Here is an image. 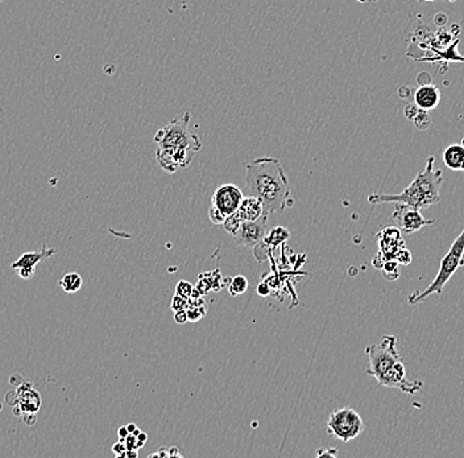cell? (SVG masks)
<instances>
[{
	"label": "cell",
	"mask_w": 464,
	"mask_h": 458,
	"mask_svg": "<svg viewBox=\"0 0 464 458\" xmlns=\"http://www.w3.org/2000/svg\"><path fill=\"white\" fill-rule=\"evenodd\" d=\"M244 184L248 196L262 200L268 216L293 206L288 176L278 159L260 157L248 163Z\"/></svg>",
	"instance_id": "cell-1"
},
{
	"label": "cell",
	"mask_w": 464,
	"mask_h": 458,
	"mask_svg": "<svg viewBox=\"0 0 464 458\" xmlns=\"http://www.w3.org/2000/svg\"><path fill=\"white\" fill-rule=\"evenodd\" d=\"M189 125L190 113H185L159 129L153 138L157 144L156 160L166 173H176L190 166L202 148L200 136L190 129Z\"/></svg>",
	"instance_id": "cell-2"
},
{
	"label": "cell",
	"mask_w": 464,
	"mask_h": 458,
	"mask_svg": "<svg viewBox=\"0 0 464 458\" xmlns=\"http://www.w3.org/2000/svg\"><path fill=\"white\" fill-rule=\"evenodd\" d=\"M443 184L442 171L435 169V157L427 159L425 168L415 176L399 194L374 193L368 197V203L372 205L405 204L418 210H424L440 201V187Z\"/></svg>",
	"instance_id": "cell-3"
},
{
	"label": "cell",
	"mask_w": 464,
	"mask_h": 458,
	"mask_svg": "<svg viewBox=\"0 0 464 458\" xmlns=\"http://www.w3.org/2000/svg\"><path fill=\"white\" fill-rule=\"evenodd\" d=\"M464 266V229L459 237L454 241V243L450 247V250L447 251V254L445 255L440 260V266H439L438 274L435 276V279L433 283L422 291H417V292L412 293L408 296V303L410 306H415L419 304L422 301H425L429 296L431 294H442L443 290L446 287V284L450 281L452 275Z\"/></svg>",
	"instance_id": "cell-4"
},
{
	"label": "cell",
	"mask_w": 464,
	"mask_h": 458,
	"mask_svg": "<svg viewBox=\"0 0 464 458\" xmlns=\"http://www.w3.org/2000/svg\"><path fill=\"white\" fill-rule=\"evenodd\" d=\"M365 354L369 358L367 374L374 377L377 382L392 369L396 363L403 361L397 350V337L384 335L376 345L365 347Z\"/></svg>",
	"instance_id": "cell-5"
},
{
	"label": "cell",
	"mask_w": 464,
	"mask_h": 458,
	"mask_svg": "<svg viewBox=\"0 0 464 458\" xmlns=\"http://www.w3.org/2000/svg\"><path fill=\"white\" fill-rule=\"evenodd\" d=\"M362 416L353 408L343 407L331 412L327 421V432L343 443L359 437L364 431Z\"/></svg>",
	"instance_id": "cell-6"
},
{
	"label": "cell",
	"mask_w": 464,
	"mask_h": 458,
	"mask_svg": "<svg viewBox=\"0 0 464 458\" xmlns=\"http://www.w3.org/2000/svg\"><path fill=\"white\" fill-rule=\"evenodd\" d=\"M377 241H378V253L372 262L374 267L376 269H380L385 262L396 260L399 253L403 247H406L405 241L402 238L401 230L399 228H389V226L384 228L377 234Z\"/></svg>",
	"instance_id": "cell-7"
},
{
	"label": "cell",
	"mask_w": 464,
	"mask_h": 458,
	"mask_svg": "<svg viewBox=\"0 0 464 458\" xmlns=\"http://www.w3.org/2000/svg\"><path fill=\"white\" fill-rule=\"evenodd\" d=\"M392 218L396 226L405 234H413L425 226L435 223V219H426L421 214V210L405 204H394Z\"/></svg>",
	"instance_id": "cell-8"
},
{
	"label": "cell",
	"mask_w": 464,
	"mask_h": 458,
	"mask_svg": "<svg viewBox=\"0 0 464 458\" xmlns=\"http://www.w3.org/2000/svg\"><path fill=\"white\" fill-rule=\"evenodd\" d=\"M380 386L401 390L406 395H414L422 390V381H410L406 377V369L403 361L396 363L388 372L378 381Z\"/></svg>",
	"instance_id": "cell-9"
},
{
	"label": "cell",
	"mask_w": 464,
	"mask_h": 458,
	"mask_svg": "<svg viewBox=\"0 0 464 458\" xmlns=\"http://www.w3.org/2000/svg\"><path fill=\"white\" fill-rule=\"evenodd\" d=\"M13 412L19 416H31L36 419V413L41 407V396L35 391L31 383L22 384L16 391V404L13 406Z\"/></svg>",
	"instance_id": "cell-10"
},
{
	"label": "cell",
	"mask_w": 464,
	"mask_h": 458,
	"mask_svg": "<svg viewBox=\"0 0 464 458\" xmlns=\"http://www.w3.org/2000/svg\"><path fill=\"white\" fill-rule=\"evenodd\" d=\"M269 216H264L257 221H246L240 225L238 232L234 235L239 246L244 247H255L259 243L263 242L268 229H266V219Z\"/></svg>",
	"instance_id": "cell-11"
},
{
	"label": "cell",
	"mask_w": 464,
	"mask_h": 458,
	"mask_svg": "<svg viewBox=\"0 0 464 458\" xmlns=\"http://www.w3.org/2000/svg\"><path fill=\"white\" fill-rule=\"evenodd\" d=\"M244 198L243 191L232 184L219 187L214 193L211 204L215 205L227 216L234 214Z\"/></svg>",
	"instance_id": "cell-12"
},
{
	"label": "cell",
	"mask_w": 464,
	"mask_h": 458,
	"mask_svg": "<svg viewBox=\"0 0 464 458\" xmlns=\"http://www.w3.org/2000/svg\"><path fill=\"white\" fill-rule=\"evenodd\" d=\"M57 254L56 250L53 248H47L45 246L41 248L38 253H26L22 255L16 262H13L11 268L17 271L22 279L29 281L35 274H36V267L38 263L44 259H48L53 255Z\"/></svg>",
	"instance_id": "cell-13"
},
{
	"label": "cell",
	"mask_w": 464,
	"mask_h": 458,
	"mask_svg": "<svg viewBox=\"0 0 464 458\" xmlns=\"http://www.w3.org/2000/svg\"><path fill=\"white\" fill-rule=\"evenodd\" d=\"M413 98L415 106L419 110L430 111L438 106L442 95H440V90L437 85L427 82V84L419 85V88L414 93Z\"/></svg>",
	"instance_id": "cell-14"
},
{
	"label": "cell",
	"mask_w": 464,
	"mask_h": 458,
	"mask_svg": "<svg viewBox=\"0 0 464 458\" xmlns=\"http://www.w3.org/2000/svg\"><path fill=\"white\" fill-rule=\"evenodd\" d=\"M237 214L241 219V222H246V221H257L262 216H268L265 213V210H264V205L262 203V200H259L257 197H252V196H248V197L243 198L241 204H240L238 210H237Z\"/></svg>",
	"instance_id": "cell-15"
},
{
	"label": "cell",
	"mask_w": 464,
	"mask_h": 458,
	"mask_svg": "<svg viewBox=\"0 0 464 458\" xmlns=\"http://www.w3.org/2000/svg\"><path fill=\"white\" fill-rule=\"evenodd\" d=\"M443 163L451 171H464V145L452 144L443 151Z\"/></svg>",
	"instance_id": "cell-16"
},
{
	"label": "cell",
	"mask_w": 464,
	"mask_h": 458,
	"mask_svg": "<svg viewBox=\"0 0 464 458\" xmlns=\"http://www.w3.org/2000/svg\"><path fill=\"white\" fill-rule=\"evenodd\" d=\"M289 235H290L289 230L282 228V226H278V228H275V229L266 232L263 242L266 246H272V248H275L278 244L285 242L288 239Z\"/></svg>",
	"instance_id": "cell-17"
},
{
	"label": "cell",
	"mask_w": 464,
	"mask_h": 458,
	"mask_svg": "<svg viewBox=\"0 0 464 458\" xmlns=\"http://www.w3.org/2000/svg\"><path fill=\"white\" fill-rule=\"evenodd\" d=\"M61 285L63 291L66 293H76L82 288V276L76 272H70L67 275H65L63 279L58 283Z\"/></svg>",
	"instance_id": "cell-18"
},
{
	"label": "cell",
	"mask_w": 464,
	"mask_h": 458,
	"mask_svg": "<svg viewBox=\"0 0 464 458\" xmlns=\"http://www.w3.org/2000/svg\"><path fill=\"white\" fill-rule=\"evenodd\" d=\"M248 287H250V283L247 281V278L239 275V276L232 278L230 281L228 291L232 296H239V294L246 292L248 290Z\"/></svg>",
	"instance_id": "cell-19"
},
{
	"label": "cell",
	"mask_w": 464,
	"mask_h": 458,
	"mask_svg": "<svg viewBox=\"0 0 464 458\" xmlns=\"http://www.w3.org/2000/svg\"><path fill=\"white\" fill-rule=\"evenodd\" d=\"M399 266L400 264L396 260H389V262H385L380 269H381V272H383V275L387 281H397L399 276H400Z\"/></svg>",
	"instance_id": "cell-20"
},
{
	"label": "cell",
	"mask_w": 464,
	"mask_h": 458,
	"mask_svg": "<svg viewBox=\"0 0 464 458\" xmlns=\"http://www.w3.org/2000/svg\"><path fill=\"white\" fill-rule=\"evenodd\" d=\"M241 223H243L241 219L239 218L237 212H235L234 214L227 216L226 221H225V223H223V228H225L227 232H230V234L234 237V235L238 232V230L240 229V225H241Z\"/></svg>",
	"instance_id": "cell-21"
},
{
	"label": "cell",
	"mask_w": 464,
	"mask_h": 458,
	"mask_svg": "<svg viewBox=\"0 0 464 458\" xmlns=\"http://www.w3.org/2000/svg\"><path fill=\"white\" fill-rule=\"evenodd\" d=\"M186 313H188V319L190 322H195L198 319H201L205 313H206V306H190L186 308Z\"/></svg>",
	"instance_id": "cell-22"
},
{
	"label": "cell",
	"mask_w": 464,
	"mask_h": 458,
	"mask_svg": "<svg viewBox=\"0 0 464 458\" xmlns=\"http://www.w3.org/2000/svg\"><path fill=\"white\" fill-rule=\"evenodd\" d=\"M209 216H210L211 222L215 223V225H223L227 218L226 214H223V213H222V212L213 204L209 207Z\"/></svg>",
	"instance_id": "cell-23"
},
{
	"label": "cell",
	"mask_w": 464,
	"mask_h": 458,
	"mask_svg": "<svg viewBox=\"0 0 464 458\" xmlns=\"http://www.w3.org/2000/svg\"><path fill=\"white\" fill-rule=\"evenodd\" d=\"M193 291H194V288H193V285H191L189 281H178L176 288V294L188 300L189 297L191 296Z\"/></svg>",
	"instance_id": "cell-24"
},
{
	"label": "cell",
	"mask_w": 464,
	"mask_h": 458,
	"mask_svg": "<svg viewBox=\"0 0 464 458\" xmlns=\"http://www.w3.org/2000/svg\"><path fill=\"white\" fill-rule=\"evenodd\" d=\"M413 259V255H412V251L408 248V247H403L401 251L397 255V263L399 264H402V266H408Z\"/></svg>",
	"instance_id": "cell-25"
},
{
	"label": "cell",
	"mask_w": 464,
	"mask_h": 458,
	"mask_svg": "<svg viewBox=\"0 0 464 458\" xmlns=\"http://www.w3.org/2000/svg\"><path fill=\"white\" fill-rule=\"evenodd\" d=\"M186 308H188V300L184 299V297H181V296H178V294H175V297L172 300V309L175 312H178V310H184Z\"/></svg>",
	"instance_id": "cell-26"
},
{
	"label": "cell",
	"mask_w": 464,
	"mask_h": 458,
	"mask_svg": "<svg viewBox=\"0 0 464 458\" xmlns=\"http://www.w3.org/2000/svg\"><path fill=\"white\" fill-rule=\"evenodd\" d=\"M175 319H176V322H178V324H185V322H188L189 319L186 309L175 312Z\"/></svg>",
	"instance_id": "cell-27"
},
{
	"label": "cell",
	"mask_w": 464,
	"mask_h": 458,
	"mask_svg": "<svg viewBox=\"0 0 464 458\" xmlns=\"http://www.w3.org/2000/svg\"><path fill=\"white\" fill-rule=\"evenodd\" d=\"M126 450L127 448L123 441H119V443H116V444L113 446V452L115 453V456H118V457H122V455H123Z\"/></svg>",
	"instance_id": "cell-28"
},
{
	"label": "cell",
	"mask_w": 464,
	"mask_h": 458,
	"mask_svg": "<svg viewBox=\"0 0 464 458\" xmlns=\"http://www.w3.org/2000/svg\"><path fill=\"white\" fill-rule=\"evenodd\" d=\"M257 293H259V294H262V296H266V294H269V293H271V290H269L268 284L262 283V284L257 287Z\"/></svg>",
	"instance_id": "cell-29"
},
{
	"label": "cell",
	"mask_w": 464,
	"mask_h": 458,
	"mask_svg": "<svg viewBox=\"0 0 464 458\" xmlns=\"http://www.w3.org/2000/svg\"><path fill=\"white\" fill-rule=\"evenodd\" d=\"M118 434H119V437H120V440H125L126 439L127 436L129 434V431H128V428H127V425H125V427H120L119 428V431H118Z\"/></svg>",
	"instance_id": "cell-30"
},
{
	"label": "cell",
	"mask_w": 464,
	"mask_h": 458,
	"mask_svg": "<svg viewBox=\"0 0 464 458\" xmlns=\"http://www.w3.org/2000/svg\"><path fill=\"white\" fill-rule=\"evenodd\" d=\"M362 4H368V3H375V1H378V0H356ZM419 1H437V0H419ZM450 1H454V0H450Z\"/></svg>",
	"instance_id": "cell-31"
},
{
	"label": "cell",
	"mask_w": 464,
	"mask_h": 458,
	"mask_svg": "<svg viewBox=\"0 0 464 458\" xmlns=\"http://www.w3.org/2000/svg\"><path fill=\"white\" fill-rule=\"evenodd\" d=\"M127 428H128L129 433H134L135 431H136V429H138V425L132 423V424H128V425H127Z\"/></svg>",
	"instance_id": "cell-32"
},
{
	"label": "cell",
	"mask_w": 464,
	"mask_h": 458,
	"mask_svg": "<svg viewBox=\"0 0 464 458\" xmlns=\"http://www.w3.org/2000/svg\"><path fill=\"white\" fill-rule=\"evenodd\" d=\"M337 453H338L337 450H331V452H319L318 456H322V455H333V456H335Z\"/></svg>",
	"instance_id": "cell-33"
},
{
	"label": "cell",
	"mask_w": 464,
	"mask_h": 458,
	"mask_svg": "<svg viewBox=\"0 0 464 458\" xmlns=\"http://www.w3.org/2000/svg\"><path fill=\"white\" fill-rule=\"evenodd\" d=\"M463 145H464V139H463Z\"/></svg>",
	"instance_id": "cell-34"
}]
</instances>
